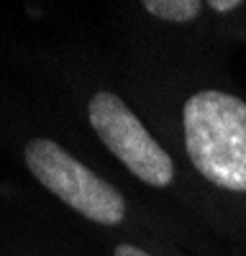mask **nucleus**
<instances>
[{"label":"nucleus","instance_id":"obj_1","mask_svg":"<svg viewBox=\"0 0 246 256\" xmlns=\"http://www.w3.org/2000/svg\"><path fill=\"white\" fill-rule=\"evenodd\" d=\"M184 146L213 184L246 192V102L223 90H200L182 108Z\"/></svg>","mask_w":246,"mask_h":256},{"label":"nucleus","instance_id":"obj_2","mask_svg":"<svg viewBox=\"0 0 246 256\" xmlns=\"http://www.w3.org/2000/svg\"><path fill=\"white\" fill-rule=\"evenodd\" d=\"M28 172L44 184L52 195L67 202L80 216L100 226H118L126 216V202L120 192L98 177L92 169L80 164L52 138H34L26 144Z\"/></svg>","mask_w":246,"mask_h":256},{"label":"nucleus","instance_id":"obj_3","mask_svg":"<svg viewBox=\"0 0 246 256\" xmlns=\"http://www.w3.org/2000/svg\"><path fill=\"white\" fill-rule=\"evenodd\" d=\"M90 126L123 166L152 187H167L174 180L172 156L141 126L136 113L113 92H95L90 100Z\"/></svg>","mask_w":246,"mask_h":256},{"label":"nucleus","instance_id":"obj_4","mask_svg":"<svg viewBox=\"0 0 246 256\" xmlns=\"http://www.w3.org/2000/svg\"><path fill=\"white\" fill-rule=\"evenodd\" d=\"M144 8L162 20L188 24V20L200 16L202 3H198V0H144Z\"/></svg>","mask_w":246,"mask_h":256},{"label":"nucleus","instance_id":"obj_5","mask_svg":"<svg viewBox=\"0 0 246 256\" xmlns=\"http://www.w3.org/2000/svg\"><path fill=\"white\" fill-rule=\"evenodd\" d=\"M213 10H218V13H226V10H234V8H238L241 3L238 0H210L208 3Z\"/></svg>","mask_w":246,"mask_h":256},{"label":"nucleus","instance_id":"obj_6","mask_svg":"<svg viewBox=\"0 0 246 256\" xmlns=\"http://www.w3.org/2000/svg\"><path fill=\"white\" fill-rule=\"evenodd\" d=\"M116 256H149L146 251H141L138 246H131V244H120L116 248Z\"/></svg>","mask_w":246,"mask_h":256}]
</instances>
